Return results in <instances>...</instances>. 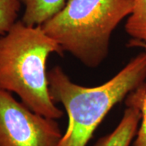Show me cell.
Wrapping results in <instances>:
<instances>
[{"label":"cell","mask_w":146,"mask_h":146,"mask_svg":"<svg viewBox=\"0 0 146 146\" xmlns=\"http://www.w3.org/2000/svg\"><path fill=\"white\" fill-rule=\"evenodd\" d=\"M64 51L42 26L17 21L0 35V89L17 94L22 103L36 114L58 119L63 110L53 102L46 64L51 54Z\"/></svg>","instance_id":"cell-2"},{"label":"cell","mask_w":146,"mask_h":146,"mask_svg":"<svg viewBox=\"0 0 146 146\" xmlns=\"http://www.w3.org/2000/svg\"><path fill=\"white\" fill-rule=\"evenodd\" d=\"M128 46L141 47L146 50V42L131 39L128 42ZM141 120L136 134L133 146H146V94L141 106Z\"/></svg>","instance_id":"cell-9"},{"label":"cell","mask_w":146,"mask_h":146,"mask_svg":"<svg viewBox=\"0 0 146 146\" xmlns=\"http://www.w3.org/2000/svg\"><path fill=\"white\" fill-rule=\"evenodd\" d=\"M126 33L133 40L146 42V0H134L125 24Z\"/></svg>","instance_id":"cell-7"},{"label":"cell","mask_w":146,"mask_h":146,"mask_svg":"<svg viewBox=\"0 0 146 146\" xmlns=\"http://www.w3.org/2000/svg\"><path fill=\"white\" fill-rule=\"evenodd\" d=\"M25 7L21 21L29 26H40L56 15L66 0H20Z\"/></svg>","instance_id":"cell-6"},{"label":"cell","mask_w":146,"mask_h":146,"mask_svg":"<svg viewBox=\"0 0 146 146\" xmlns=\"http://www.w3.org/2000/svg\"><path fill=\"white\" fill-rule=\"evenodd\" d=\"M63 135L56 119L36 114L0 89V146H58Z\"/></svg>","instance_id":"cell-4"},{"label":"cell","mask_w":146,"mask_h":146,"mask_svg":"<svg viewBox=\"0 0 146 146\" xmlns=\"http://www.w3.org/2000/svg\"><path fill=\"white\" fill-rule=\"evenodd\" d=\"M146 79V50L138 54L113 78L96 87L74 83L58 66L48 72L53 102L66 110L68 125L58 146H86L115 105L139 89Z\"/></svg>","instance_id":"cell-1"},{"label":"cell","mask_w":146,"mask_h":146,"mask_svg":"<svg viewBox=\"0 0 146 146\" xmlns=\"http://www.w3.org/2000/svg\"><path fill=\"white\" fill-rule=\"evenodd\" d=\"M146 94V84L131 92L126 98L122 119L112 132L102 136L94 146H130L136 137L141 120V106Z\"/></svg>","instance_id":"cell-5"},{"label":"cell","mask_w":146,"mask_h":146,"mask_svg":"<svg viewBox=\"0 0 146 146\" xmlns=\"http://www.w3.org/2000/svg\"><path fill=\"white\" fill-rule=\"evenodd\" d=\"M21 5L20 0H0V35L16 24Z\"/></svg>","instance_id":"cell-8"},{"label":"cell","mask_w":146,"mask_h":146,"mask_svg":"<svg viewBox=\"0 0 146 146\" xmlns=\"http://www.w3.org/2000/svg\"><path fill=\"white\" fill-rule=\"evenodd\" d=\"M133 4L134 0H68L41 26L64 52L96 68L107 57L111 35Z\"/></svg>","instance_id":"cell-3"}]
</instances>
